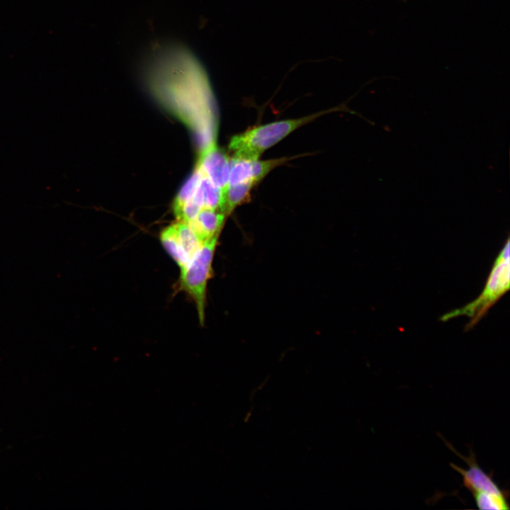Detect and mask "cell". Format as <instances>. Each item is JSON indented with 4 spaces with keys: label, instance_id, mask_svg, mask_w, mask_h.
<instances>
[{
    "label": "cell",
    "instance_id": "8992f818",
    "mask_svg": "<svg viewBox=\"0 0 510 510\" xmlns=\"http://www.w3.org/2000/svg\"><path fill=\"white\" fill-rule=\"evenodd\" d=\"M196 165L202 173L226 196L230 169L229 154L212 140L200 152Z\"/></svg>",
    "mask_w": 510,
    "mask_h": 510
},
{
    "label": "cell",
    "instance_id": "ba28073f",
    "mask_svg": "<svg viewBox=\"0 0 510 510\" xmlns=\"http://www.w3.org/2000/svg\"><path fill=\"white\" fill-rule=\"evenodd\" d=\"M193 197L198 201L203 208L215 209L225 213V194L203 173L198 189Z\"/></svg>",
    "mask_w": 510,
    "mask_h": 510
},
{
    "label": "cell",
    "instance_id": "3957f363",
    "mask_svg": "<svg viewBox=\"0 0 510 510\" xmlns=\"http://www.w3.org/2000/svg\"><path fill=\"white\" fill-rule=\"evenodd\" d=\"M218 238L205 242L188 264L180 270L179 288L195 303L201 325L205 323L207 286L212 273V261Z\"/></svg>",
    "mask_w": 510,
    "mask_h": 510
},
{
    "label": "cell",
    "instance_id": "7a4b0ae2",
    "mask_svg": "<svg viewBox=\"0 0 510 510\" xmlns=\"http://www.w3.org/2000/svg\"><path fill=\"white\" fill-rule=\"evenodd\" d=\"M509 239L498 254L482 293L473 301L460 308L445 314L442 320L467 316L470 318L466 329L472 328L489 309L509 289Z\"/></svg>",
    "mask_w": 510,
    "mask_h": 510
},
{
    "label": "cell",
    "instance_id": "5b68a950",
    "mask_svg": "<svg viewBox=\"0 0 510 510\" xmlns=\"http://www.w3.org/2000/svg\"><path fill=\"white\" fill-rule=\"evenodd\" d=\"M447 447L460 457L468 465L465 470L454 463L450 466L458 472L463 479V486L472 494L476 492H487L497 494H509L505 489H501L493 480L492 475H488L479 466L475 455L470 449L468 456H463L458 453L448 442L443 439Z\"/></svg>",
    "mask_w": 510,
    "mask_h": 510
},
{
    "label": "cell",
    "instance_id": "7c38bea8",
    "mask_svg": "<svg viewBox=\"0 0 510 510\" xmlns=\"http://www.w3.org/2000/svg\"><path fill=\"white\" fill-rule=\"evenodd\" d=\"M403 1H407V0H403Z\"/></svg>",
    "mask_w": 510,
    "mask_h": 510
},
{
    "label": "cell",
    "instance_id": "52a82bcc",
    "mask_svg": "<svg viewBox=\"0 0 510 510\" xmlns=\"http://www.w3.org/2000/svg\"><path fill=\"white\" fill-rule=\"evenodd\" d=\"M226 217L222 211L203 208L188 224L205 242L220 236Z\"/></svg>",
    "mask_w": 510,
    "mask_h": 510
},
{
    "label": "cell",
    "instance_id": "30bf717a",
    "mask_svg": "<svg viewBox=\"0 0 510 510\" xmlns=\"http://www.w3.org/2000/svg\"><path fill=\"white\" fill-rule=\"evenodd\" d=\"M255 185L251 182L239 183L228 186L225 198V213L231 214L239 205L249 198L250 192Z\"/></svg>",
    "mask_w": 510,
    "mask_h": 510
},
{
    "label": "cell",
    "instance_id": "277c9868",
    "mask_svg": "<svg viewBox=\"0 0 510 510\" xmlns=\"http://www.w3.org/2000/svg\"><path fill=\"white\" fill-rule=\"evenodd\" d=\"M159 239L180 270L188 264L204 244L189 224L178 220L164 228Z\"/></svg>",
    "mask_w": 510,
    "mask_h": 510
},
{
    "label": "cell",
    "instance_id": "9c48e42d",
    "mask_svg": "<svg viewBox=\"0 0 510 510\" xmlns=\"http://www.w3.org/2000/svg\"><path fill=\"white\" fill-rule=\"evenodd\" d=\"M201 175L202 172L196 165L193 172L176 195L172 205V210L176 218L178 216L185 203L193 198L198 189Z\"/></svg>",
    "mask_w": 510,
    "mask_h": 510
},
{
    "label": "cell",
    "instance_id": "8fae6325",
    "mask_svg": "<svg viewBox=\"0 0 510 510\" xmlns=\"http://www.w3.org/2000/svg\"><path fill=\"white\" fill-rule=\"evenodd\" d=\"M478 509L482 510H504L509 509V494H497L487 492L472 494Z\"/></svg>",
    "mask_w": 510,
    "mask_h": 510
},
{
    "label": "cell",
    "instance_id": "6da1fadb",
    "mask_svg": "<svg viewBox=\"0 0 510 510\" xmlns=\"http://www.w3.org/2000/svg\"><path fill=\"white\" fill-rule=\"evenodd\" d=\"M341 108L322 110L307 116L278 120L254 126L233 136L229 143L232 156L246 159H257L267 149L272 147L299 128L317 118Z\"/></svg>",
    "mask_w": 510,
    "mask_h": 510
}]
</instances>
